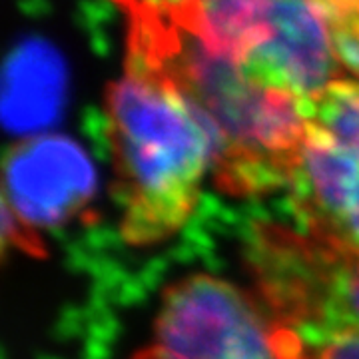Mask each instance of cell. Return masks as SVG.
<instances>
[{"label":"cell","instance_id":"cell-1","mask_svg":"<svg viewBox=\"0 0 359 359\" xmlns=\"http://www.w3.org/2000/svg\"><path fill=\"white\" fill-rule=\"evenodd\" d=\"M128 62L170 80L204 118L224 192L262 196L290 188L308 136L306 100L257 84L205 50L172 16L130 18Z\"/></svg>","mask_w":359,"mask_h":359},{"label":"cell","instance_id":"cell-2","mask_svg":"<svg viewBox=\"0 0 359 359\" xmlns=\"http://www.w3.org/2000/svg\"><path fill=\"white\" fill-rule=\"evenodd\" d=\"M104 110L120 236L136 248L166 242L198 205L214 162L212 134L170 80L130 62L108 86Z\"/></svg>","mask_w":359,"mask_h":359},{"label":"cell","instance_id":"cell-3","mask_svg":"<svg viewBox=\"0 0 359 359\" xmlns=\"http://www.w3.org/2000/svg\"><path fill=\"white\" fill-rule=\"evenodd\" d=\"M245 264L278 359H359V252L256 224Z\"/></svg>","mask_w":359,"mask_h":359},{"label":"cell","instance_id":"cell-4","mask_svg":"<svg viewBox=\"0 0 359 359\" xmlns=\"http://www.w3.org/2000/svg\"><path fill=\"white\" fill-rule=\"evenodd\" d=\"M132 359H278L256 297L194 273L162 294L150 341Z\"/></svg>","mask_w":359,"mask_h":359},{"label":"cell","instance_id":"cell-5","mask_svg":"<svg viewBox=\"0 0 359 359\" xmlns=\"http://www.w3.org/2000/svg\"><path fill=\"white\" fill-rule=\"evenodd\" d=\"M94 168L84 150L65 136L18 142L4 158V228L30 245V228L60 226L94 196Z\"/></svg>","mask_w":359,"mask_h":359},{"label":"cell","instance_id":"cell-6","mask_svg":"<svg viewBox=\"0 0 359 359\" xmlns=\"http://www.w3.org/2000/svg\"><path fill=\"white\" fill-rule=\"evenodd\" d=\"M334 28L318 0H271L264 44L240 66L257 84L311 100L339 76Z\"/></svg>","mask_w":359,"mask_h":359},{"label":"cell","instance_id":"cell-7","mask_svg":"<svg viewBox=\"0 0 359 359\" xmlns=\"http://www.w3.org/2000/svg\"><path fill=\"white\" fill-rule=\"evenodd\" d=\"M302 230L359 252V158L308 122L290 184Z\"/></svg>","mask_w":359,"mask_h":359},{"label":"cell","instance_id":"cell-8","mask_svg":"<svg viewBox=\"0 0 359 359\" xmlns=\"http://www.w3.org/2000/svg\"><path fill=\"white\" fill-rule=\"evenodd\" d=\"M58 68L50 65L48 54L26 50L16 58L14 88L6 96L8 124L26 128L50 120L58 102Z\"/></svg>","mask_w":359,"mask_h":359},{"label":"cell","instance_id":"cell-9","mask_svg":"<svg viewBox=\"0 0 359 359\" xmlns=\"http://www.w3.org/2000/svg\"><path fill=\"white\" fill-rule=\"evenodd\" d=\"M308 122L359 158V82L337 78L306 100Z\"/></svg>","mask_w":359,"mask_h":359},{"label":"cell","instance_id":"cell-10","mask_svg":"<svg viewBox=\"0 0 359 359\" xmlns=\"http://www.w3.org/2000/svg\"><path fill=\"white\" fill-rule=\"evenodd\" d=\"M130 18L134 16H178L200 0H114Z\"/></svg>","mask_w":359,"mask_h":359},{"label":"cell","instance_id":"cell-11","mask_svg":"<svg viewBox=\"0 0 359 359\" xmlns=\"http://www.w3.org/2000/svg\"><path fill=\"white\" fill-rule=\"evenodd\" d=\"M341 62L359 76V22L334 28Z\"/></svg>","mask_w":359,"mask_h":359},{"label":"cell","instance_id":"cell-12","mask_svg":"<svg viewBox=\"0 0 359 359\" xmlns=\"http://www.w3.org/2000/svg\"><path fill=\"white\" fill-rule=\"evenodd\" d=\"M325 11L332 28L359 22V0H318Z\"/></svg>","mask_w":359,"mask_h":359}]
</instances>
